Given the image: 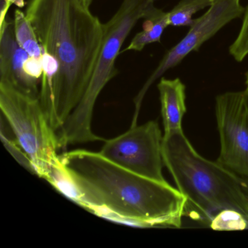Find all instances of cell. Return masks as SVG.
Segmentation results:
<instances>
[{
	"label": "cell",
	"instance_id": "cell-1",
	"mask_svg": "<svg viewBox=\"0 0 248 248\" xmlns=\"http://www.w3.org/2000/svg\"><path fill=\"white\" fill-rule=\"evenodd\" d=\"M26 16L45 53L57 64L41 84L40 104L57 132L88 88L104 38V24L82 0H30Z\"/></svg>",
	"mask_w": 248,
	"mask_h": 248
},
{
	"label": "cell",
	"instance_id": "cell-2",
	"mask_svg": "<svg viewBox=\"0 0 248 248\" xmlns=\"http://www.w3.org/2000/svg\"><path fill=\"white\" fill-rule=\"evenodd\" d=\"M60 158L88 211L130 226L181 227L186 198L168 182L132 172L99 152L79 149Z\"/></svg>",
	"mask_w": 248,
	"mask_h": 248
},
{
	"label": "cell",
	"instance_id": "cell-3",
	"mask_svg": "<svg viewBox=\"0 0 248 248\" xmlns=\"http://www.w3.org/2000/svg\"><path fill=\"white\" fill-rule=\"evenodd\" d=\"M162 155L185 197L184 216L210 225L220 212L233 210L248 220V180L199 155L183 129L164 134Z\"/></svg>",
	"mask_w": 248,
	"mask_h": 248
},
{
	"label": "cell",
	"instance_id": "cell-4",
	"mask_svg": "<svg viewBox=\"0 0 248 248\" xmlns=\"http://www.w3.org/2000/svg\"><path fill=\"white\" fill-rule=\"evenodd\" d=\"M153 5L155 0H123L117 12L104 24L102 46L88 88L80 102L56 132L60 149L68 145L105 140L92 130L95 103L106 85L117 75L116 61L123 43Z\"/></svg>",
	"mask_w": 248,
	"mask_h": 248
},
{
	"label": "cell",
	"instance_id": "cell-5",
	"mask_svg": "<svg viewBox=\"0 0 248 248\" xmlns=\"http://www.w3.org/2000/svg\"><path fill=\"white\" fill-rule=\"evenodd\" d=\"M0 107L17 141L30 157L34 173L44 178L50 165L59 159L60 147L39 97L0 82Z\"/></svg>",
	"mask_w": 248,
	"mask_h": 248
},
{
	"label": "cell",
	"instance_id": "cell-6",
	"mask_svg": "<svg viewBox=\"0 0 248 248\" xmlns=\"http://www.w3.org/2000/svg\"><path fill=\"white\" fill-rule=\"evenodd\" d=\"M163 136L156 121L131 126L125 133L104 140L99 153L114 163L142 176L167 182L162 175Z\"/></svg>",
	"mask_w": 248,
	"mask_h": 248
},
{
	"label": "cell",
	"instance_id": "cell-7",
	"mask_svg": "<svg viewBox=\"0 0 248 248\" xmlns=\"http://www.w3.org/2000/svg\"><path fill=\"white\" fill-rule=\"evenodd\" d=\"M216 116L220 136L217 162L248 180V93L233 91L216 97Z\"/></svg>",
	"mask_w": 248,
	"mask_h": 248
},
{
	"label": "cell",
	"instance_id": "cell-8",
	"mask_svg": "<svg viewBox=\"0 0 248 248\" xmlns=\"http://www.w3.org/2000/svg\"><path fill=\"white\" fill-rule=\"evenodd\" d=\"M242 0H214L207 12L194 19L187 34L175 46L168 50L157 67L145 82L135 99L136 110L140 107L144 95L151 85L169 69L178 66L188 55L199 49L214 37L223 27L238 18H242L245 8ZM138 111H136L137 112Z\"/></svg>",
	"mask_w": 248,
	"mask_h": 248
},
{
	"label": "cell",
	"instance_id": "cell-9",
	"mask_svg": "<svg viewBox=\"0 0 248 248\" xmlns=\"http://www.w3.org/2000/svg\"><path fill=\"white\" fill-rule=\"evenodd\" d=\"M30 57L17 43L14 21L8 17L0 23V82L39 97V79L26 74L24 65Z\"/></svg>",
	"mask_w": 248,
	"mask_h": 248
},
{
	"label": "cell",
	"instance_id": "cell-10",
	"mask_svg": "<svg viewBox=\"0 0 248 248\" xmlns=\"http://www.w3.org/2000/svg\"><path fill=\"white\" fill-rule=\"evenodd\" d=\"M157 88L165 133L181 130L183 117L186 111L185 85L179 78H162Z\"/></svg>",
	"mask_w": 248,
	"mask_h": 248
},
{
	"label": "cell",
	"instance_id": "cell-11",
	"mask_svg": "<svg viewBox=\"0 0 248 248\" xmlns=\"http://www.w3.org/2000/svg\"><path fill=\"white\" fill-rule=\"evenodd\" d=\"M143 30L132 39L129 46L122 51H141L148 45L160 43L165 29L169 27L168 12L152 5L145 15Z\"/></svg>",
	"mask_w": 248,
	"mask_h": 248
},
{
	"label": "cell",
	"instance_id": "cell-12",
	"mask_svg": "<svg viewBox=\"0 0 248 248\" xmlns=\"http://www.w3.org/2000/svg\"><path fill=\"white\" fill-rule=\"evenodd\" d=\"M43 179L50 183L56 190L65 197L82 207L83 197L73 177L64 166L60 156L49 167Z\"/></svg>",
	"mask_w": 248,
	"mask_h": 248
},
{
	"label": "cell",
	"instance_id": "cell-13",
	"mask_svg": "<svg viewBox=\"0 0 248 248\" xmlns=\"http://www.w3.org/2000/svg\"><path fill=\"white\" fill-rule=\"evenodd\" d=\"M14 34L20 47L30 57L43 59V47L37 38L32 24L21 10L16 9L14 14Z\"/></svg>",
	"mask_w": 248,
	"mask_h": 248
},
{
	"label": "cell",
	"instance_id": "cell-14",
	"mask_svg": "<svg viewBox=\"0 0 248 248\" xmlns=\"http://www.w3.org/2000/svg\"><path fill=\"white\" fill-rule=\"evenodd\" d=\"M214 0H181L170 11L168 12L169 26L189 27L199 11L208 8Z\"/></svg>",
	"mask_w": 248,
	"mask_h": 248
},
{
	"label": "cell",
	"instance_id": "cell-15",
	"mask_svg": "<svg viewBox=\"0 0 248 248\" xmlns=\"http://www.w3.org/2000/svg\"><path fill=\"white\" fill-rule=\"evenodd\" d=\"M210 226L215 230H242L248 229V220L239 212L224 210L216 215Z\"/></svg>",
	"mask_w": 248,
	"mask_h": 248
},
{
	"label": "cell",
	"instance_id": "cell-16",
	"mask_svg": "<svg viewBox=\"0 0 248 248\" xmlns=\"http://www.w3.org/2000/svg\"><path fill=\"white\" fill-rule=\"evenodd\" d=\"M242 18V26L237 37L229 49V54L237 62H243L248 56V5Z\"/></svg>",
	"mask_w": 248,
	"mask_h": 248
},
{
	"label": "cell",
	"instance_id": "cell-17",
	"mask_svg": "<svg viewBox=\"0 0 248 248\" xmlns=\"http://www.w3.org/2000/svg\"><path fill=\"white\" fill-rule=\"evenodd\" d=\"M1 139H2L5 148L9 151L10 153L14 156V157L28 170L34 172L30 157L23 150L22 148L17 141L16 139V140L10 139L6 133H5L4 130H1Z\"/></svg>",
	"mask_w": 248,
	"mask_h": 248
},
{
	"label": "cell",
	"instance_id": "cell-18",
	"mask_svg": "<svg viewBox=\"0 0 248 248\" xmlns=\"http://www.w3.org/2000/svg\"><path fill=\"white\" fill-rule=\"evenodd\" d=\"M26 74L31 78L41 80L43 74V59L29 57L24 65Z\"/></svg>",
	"mask_w": 248,
	"mask_h": 248
},
{
	"label": "cell",
	"instance_id": "cell-19",
	"mask_svg": "<svg viewBox=\"0 0 248 248\" xmlns=\"http://www.w3.org/2000/svg\"><path fill=\"white\" fill-rule=\"evenodd\" d=\"M82 2L85 4L86 6L89 7L91 6V4L93 2V0H82Z\"/></svg>",
	"mask_w": 248,
	"mask_h": 248
},
{
	"label": "cell",
	"instance_id": "cell-20",
	"mask_svg": "<svg viewBox=\"0 0 248 248\" xmlns=\"http://www.w3.org/2000/svg\"><path fill=\"white\" fill-rule=\"evenodd\" d=\"M245 85H246V89H245V91L248 93V78L246 77V80H245Z\"/></svg>",
	"mask_w": 248,
	"mask_h": 248
},
{
	"label": "cell",
	"instance_id": "cell-21",
	"mask_svg": "<svg viewBox=\"0 0 248 248\" xmlns=\"http://www.w3.org/2000/svg\"><path fill=\"white\" fill-rule=\"evenodd\" d=\"M245 77H247V78H248V71L246 72V74H245Z\"/></svg>",
	"mask_w": 248,
	"mask_h": 248
}]
</instances>
